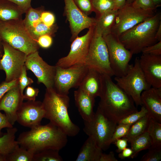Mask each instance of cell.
Wrapping results in <instances>:
<instances>
[{
  "label": "cell",
  "instance_id": "obj_31",
  "mask_svg": "<svg viewBox=\"0 0 161 161\" xmlns=\"http://www.w3.org/2000/svg\"><path fill=\"white\" fill-rule=\"evenodd\" d=\"M59 151L48 149L38 152L34 154L33 161H62Z\"/></svg>",
  "mask_w": 161,
  "mask_h": 161
},
{
  "label": "cell",
  "instance_id": "obj_14",
  "mask_svg": "<svg viewBox=\"0 0 161 161\" xmlns=\"http://www.w3.org/2000/svg\"><path fill=\"white\" fill-rule=\"evenodd\" d=\"M24 65L27 70L32 71L36 77L38 83H43L47 89L53 88L56 66L44 61L38 51L27 55Z\"/></svg>",
  "mask_w": 161,
  "mask_h": 161
},
{
  "label": "cell",
  "instance_id": "obj_27",
  "mask_svg": "<svg viewBox=\"0 0 161 161\" xmlns=\"http://www.w3.org/2000/svg\"><path fill=\"white\" fill-rule=\"evenodd\" d=\"M131 144L133 154L131 158L135 157L140 151L148 149L152 145L151 140L148 133L145 131L128 141Z\"/></svg>",
  "mask_w": 161,
  "mask_h": 161
},
{
  "label": "cell",
  "instance_id": "obj_43",
  "mask_svg": "<svg viewBox=\"0 0 161 161\" xmlns=\"http://www.w3.org/2000/svg\"><path fill=\"white\" fill-rule=\"evenodd\" d=\"M39 47L44 48H48L52 45V39L51 36L44 35L40 36L37 41Z\"/></svg>",
  "mask_w": 161,
  "mask_h": 161
},
{
  "label": "cell",
  "instance_id": "obj_41",
  "mask_svg": "<svg viewBox=\"0 0 161 161\" xmlns=\"http://www.w3.org/2000/svg\"><path fill=\"white\" fill-rule=\"evenodd\" d=\"M41 19L45 25L51 27L55 24V17L51 12L44 10L41 15Z\"/></svg>",
  "mask_w": 161,
  "mask_h": 161
},
{
  "label": "cell",
  "instance_id": "obj_44",
  "mask_svg": "<svg viewBox=\"0 0 161 161\" xmlns=\"http://www.w3.org/2000/svg\"><path fill=\"white\" fill-rule=\"evenodd\" d=\"M14 3L23 11L24 13L31 7L32 0H8Z\"/></svg>",
  "mask_w": 161,
  "mask_h": 161
},
{
  "label": "cell",
  "instance_id": "obj_45",
  "mask_svg": "<svg viewBox=\"0 0 161 161\" xmlns=\"http://www.w3.org/2000/svg\"><path fill=\"white\" fill-rule=\"evenodd\" d=\"M13 126L10 123L5 114H3L0 111V136H2V130L4 128H11Z\"/></svg>",
  "mask_w": 161,
  "mask_h": 161
},
{
  "label": "cell",
  "instance_id": "obj_12",
  "mask_svg": "<svg viewBox=\"0 0 161 161\" xmlns=\"http://www.w3.org/2000/svg\"><path fill=\"white\" fill-rule=\"evenodd\" d=\"M2 44L4 52L0 59V70L5 73V81L18 80L27 55L5 41H3Z\"/></svg>",
  "mask_w": 161,
  "mask_h": 161
},
{
  "label": "cell",
  "instance_id": "obj_13",
  "mask_svg": "<svg viewBox=\"0 0 161 161\" xmlns=\"http://www.w3.org/2000/svg\"><path fill=\"white\" fill-rule=\"evenodd\" d=\"M95 27L93 26L89 28L87 33L83 35L77 36L72 41L69 53L59 59L55 66L65 68L75 65L84 64L88 54Z\"/></svg>",
  "mask_w": 161,
  "mask_h": 161
},
{
  "label": "cell",
  "instance_id": "obj_37",
  "mask_svg": "<svg viewBox=\"0 0 161 161\" xmlns=\"http://www.w3.org/2000/svg\"><path fill=\"white\" fill-rule=\"evenodd\" d=\"M78 7L87 15L94 11L91 0H73Z\"/></svg>",
  "mask_w": 161,
  "mask_h": 161
},
{
  "label": "cell",
  "instance_id": "obj_49",
  "mask_svg": "<svg viewBox=\"0 0 161 161\" xmlns=\"http://www.w3.org/2000/svg\"><path fill=\"white\" fill-rule=\"evenodd\" d=\"M127 0H114V10H118L120 9L125 4Z\"/></svg>",
  "mask_w": 161,
  "mask_h": 161
},
{
  "label": "cell",
  "instance_id": "obj_40",
  "mask_svg": "<svg viewBox=\"0 0 161 161\" xmlns=\"http://www.w3.org/2000/svg\"><path fill=\"white\" fill-rule=\"evenodd\" d=\"M39 92L38 89L28 86L26 87L24 93L23 94L24 99L27 101H35Z\"/></svg>",
  "mask_w": 161,
  "mask_h": 161
},
{
  "label": "cell",
  "instance_id": "obj_17",
  "mask_svg": "<svg viewBox=\"0 0 161 161\" xmlns=\"http://www.w3.org/2000/svg\"><path fill=\"white\" fill-rule=\"evenodd\" d=\"M45 116L42 102L27 101L23 102L18 111L16 121L24 126L31 128L41 124Z\"/></svg>",
  "mask_w": 161,
  "mask_h": 161
},
{
  "label": "cell",
  "instance_id": "obj_3",
  "mask_svg": "<svg viewBox=\"0 0 161 161\" xmlns=\"http://www.w3.org/2000/svg\"><path fill=\"white\" fill-rule=\"evenodd\" d=\"M70 99L68 95L60 94L53 88H46L42 103L45 118L61 129L68 136L74 137L80 129L70 119L68 109Z\"/></svg>",
  "mask_w": 161,
  "mask_h": 161
},
{
  "label": "cell",
  "instance_id": "obj_10",
  "mask_svg": "<svg viewBox=\"0 0 161 161\" xmlns=\"http://www.w3.org/2000/svg\"><path fill=\"white\" fill-rule=\"evenodd\" d=\"M56 66L53 88L58 93L66 95L70 89L78 88L88 69L84 64L65 68Z\"/></svg>",
  "mask_w": 161,
  "mask_h": 161
},
{
  "label": "cell",
  "instance_id": "obj_42",
  "mask_svg": "<svg viewBox=\"0 0 161 161\" xmlns=\"http://www.w3.org/2000/svg\"><path fill=\"white\" fill-rule=\"evenodd\" d=\"M18 84V80L8 82L5 81L2 82L0 84V100L7 92Z\"/></svg>",
  "mask_w": 161,
  "mask_h": 161
},
{
  "label": "cell",
  "instance_id": "obj_24",
  "mask_svg": "<svg viewBox=\"0 0 161 161\" xmlns=\"http://www.w3.org/2000/svg\"><path fill=\"white\" fill-rule=\"evenodd\" d=\"M117 10H112L99 15L96 19L95 29L104 37L111 32Z\"/></svg>",
  "mask_w": 161,
  "mask_h": 161
},
{
  "label": "cell",
  "instance_id": "obj_16",
  "mask_svg": "<svg viewBox=\"0 0 161 161\" xmlns=\"http://www.w3.org/2000/svg\"><path fill=\"white\" fill-rule=\"evenodd\" d=\"M44 10L43 6L36 8L31 7L26 12L25 18L23 19L24 25L29 33L36 41L42 35L47 34L52 36L54 35L58 29L55 24L49 27L42 21L41 15Z\"/></svg>",
  "mask_w": 161,
  "mask_h": 161
},
{
  "label": "cell",
  "instance_id": "obj_19",
  "mask_svg": "<svg viewBox=\"0 0 161 161\" xmlns=\"http://www.w3.org/2000/svg\"><path fill=\"white\" fill-rule=\"evenodd\" d=\"M24 100L18 84L7 92L0 100V111H3L13 125L17 120V113Z\"/></svg>",
  "mask_w": 161,
  "mask_h": 161
},
{
  "label": "cell",
  "instance_id": "obj_48",
  "mask_svg": "<svg viewBox=\"0 0 161 161\" xmlns=\"http://www.w3.org/2000/svg\"><path fill=\"white\" fill-rule=\"evenodd\" d=\"M119 153V158L124 159L126 158L131 157L133 154V151L131 148H126Z\"/></svg>",
  "mask_w": 161,
  "mask_h": 161
},
{
  "label": "cell",
  "instance_id": "obj_39",
  "mask_svg": "<svg viewBox=\"0 0 161 161\" xmlns=\"http://www.w3.org/2000/svg\"><path fill=\"white\" fill-rule=\"evenodd\" d=\"M141 52L143 54L155 55H161V41L145 47L143 49Z\"/></svg>",
  "mask_w": 161,
  "mask_h": 161
},
{
  "label": "cell",
  "instance_id": "obj_5",
  "mask_svg": "<svg viewBox=\"0 0 161 161\" xmlns=\"http://www.w3.org/2000/svg\"><path fill=\"white\" fill-rule=\"evenodd\" d=\"M0 37L3 41L27 55L38 51L39 48L37 41L26 28L22 18L0 20Z\"/></svg>",
  "mask_w": 161,
  "mask_h": 161
},
{
  "label": "cell",
  "instance_id": "obj_52",
  "mask_svg": "<svg viewBox=\"0 0 161 161\" xmlns=\"http://www.w3.org/2000/svg\"><path fill=\"white\" fill-rule=\"evenodd\" d=\"M157 8L160 7L161 4V0H151Z\"/></svg>",
  "mask_w": 161,
  "mask_h": 161
},
{
  "label": "cell",
  "instance_id": "obj_2",
  "mask_svg": "<svg viewBox=\"0 0 161 161\" xmlns=\"http://www.w3.org/2000/svg\"><path fill=\"white\" fill-rule=\"evenodd\" d=\"M30 129L21 133L16 140L19 146L34 154L48 149L59 151L67 143V134L50 122Z\"/></svg>",
  "mask_w": 161,
  "mask_h": 161
},
{
  "label": "cell",
  "instance_id": "obj_22",
  "mask_svg": "<svg viewBox=\"0 0 161 161\" xmlns=\"http://www.w3.org/2000/svg\"><path fill=\"white\" fill-rule=\"evenodd\" d=\"M78 88L95 98L99 97L102 88V74L94 69L88 68Z\"/></svg>",
  "mask_w": 161,
  "mask_h": 161
},
{
  "label": "cell",
  "instance_id": "obj_53",
  "mask_svg": "<svg viewBox=\"0 0 161 161\" xmlns=\"http://www.w3.org/2000/svg\"><path fill=\"white\" fill-rule=\"evenodd\" d=\"M7 155L0 153V161H7Z\"/></svg>",
  "mask_w": 161,
  "mask_h": 161
},
{
  "label": "cell",
  "instance_id": "obj_34",
  "mask_svg": "<svg viewBox=\"0 0 161 161\" xmlns=\"http://www.w3.org/2000/svg\"><path fill=\"white\" fill-rule=\"evenodd\" d=\"M141 158L142 161H158L161 159V147L151 146Z\"/></svg>",
  "mask_w": 161,
  "mask_h": 161
},
{
  "label": "cell",
  "instance_id": "obj_11",
  "mask_svg": "<svg viewBox=\"0 0 161 161\" xmlns=\"http://www.w3.org/2000/svg\"><path fill=\"white\" fill-rule=\"evenodd\" d=\"M108 51L111 66L115 77L125 75L133 55L117 37L111 33L103 37Z\"/></svg>",
  "mask_w": 161,
  "mask_h": 161
},
{
  "label": "cell",
  "instance_id": "obj_35",
  "mask_svg": "<svg viewBox=\"0 0 161 161\" xmlns=\"http://www.w3.org/2000/svg\"><path fill=\"white\" fill-rule=\"evenodd\" d=\"M117 124L109 141L110 145L117 139L124 137L127 133L131 126L123 124Z\"/></svg>",
  "mask_w": 161,
  "mask_h": 161
},
{
  "label": "cell",
  "instance_id": "obj_7",
  "mask_svg": "<svg viewBox=\"0 0 161 161\" xmlns=\"http://www.w3.org/2000/svg\"><path fill=\"white\" fill-rule=\"evenodd\" d=\"M84 123L85 133L92 137L103 151L107 150L117 123L109 119L98 108L92 120Z\"/></svg>",
  "mask_w": 161,
  "mask_h": 161
},
{
  "label": "cell",
  "instance_id": "obj_9",
  "mask_svg": "<svg viewBox=\"0 0 161 161\" xmlns=\"http://www.w3.org/2000/svg\"><path fill=\"white\" fill-rule=\"evenodd\" d=\"M89 68L102 74L114 76L111 66L108 48L103 37L95 30L88 54L84 62Z\"/></svg>",
  "mask_w": 161,
  "mask_h": 161
},
{
  "label": "cell",
  "instance_id": "obj_6",
  "mask_svg": "<svg viewBox=\"0 0 161 161\" xmlns=\"http://www.w3.org/2000/svg\"><path fill=\"white\" fill-rule=\"evenodd\" d=\"M116 84L132 99L137 106H142V92L151 87L147 83L140 67L139 58L136 57L134 64H129L125 75L115 77Z\"/></svg>",
  "mask_w": 161,
  "mask_h": 161
},
{
  "label": "cell",
  "instance_id": "obj_29",
  "mask_svg": "<svg viewBox=\"0 0 161 161\" xmlns=\"http://www.w3.org/2000/svg\"><path fill=\"white\" fill-rule=\"evenodd\" d=\"M150 118L147 114L132 125L127 133L123 137L127 138L128 142L132 139L146 131Z\"/></svg>",
  "mask_w": 161,
  "mask_h": 161
},
{
  "label": "cell",
  "instance_id": "obj_32",
  "mask_svg": "<svg viewBox=\"0 0 161 161\" xmlns=\"http://www.w3.org/2000/svg\"><path fill=\"white\" fill-rule=\"evenodd\" d=\"M94 11L98 14L114 10V0H91Z\"/></svg>",
  "mask_w": 161,
  "mask_h": 161
},
{
  "label": "cell",
  "instance_id": "obj_46",
  "mask_svg": "<svg viewBox=\"0 0 161 161\" xmlns=\"http://www.w3.org/2000/svg\"><path fill=\"white\" fill-rule=\"evenodd\" d=\"M128 140L126 137H123L117 139L113 143H114L117 148V152H120L127 146Z\"/></svg>",
  "mask_w": 161,
  "mask_h": 161
},
{
  "label": "cell",
  "instance_id": "obj_51",
  "mask_svg": "<svg viewBox=\"0 0 161 161\" xmlns=\"http://www.w3.org/2000/svg\"><path fill=\"white\" fill-rule=\"evenodd\" d=\"M3 41L0 37V59L1 58L4 54V49L2 44Z\"/></svg>",
  "mask_w": 161,
  "mask_h": 161
},
{
  "label": "cell",
  "instance_id": "obj_23",
  "mask_svg": "<svg viewBox=\"0 0 161 161\" xmlns=\"http://www.w3.org/2000/svg\"><path fill=\"white\" fill-rule=\"evenodd\" d=\"M103 150L94 140L88 137L80 149L76 161H99Z\"/></svg>",
  "mask_w": 161,
  "mask_h": 161
},
{
  "label": "cell",
  "instance_id": "obj_38",
  "mask_svg": "<svg viewBox=\"0 0 161 161\" xmlns=\"http://www.w3.org/2000/svg\"><path fill=\"white\" fill-rule=\"evenodd\" d=\"M134 7L144 10H155L157 8L151 0H131Z\"/></svg>",
  "mask_w": 161,
  "mask_h": 161
},
{
  "label": "cell",
  "instance_id": "obj_25",
  "mask_svg": "<svg viewBox=\"0 0 161 161\" xmlns=\"http://www.w3.org/2000/svg\"><path fill=\"white\" fill-rule=\"evenodd\" d=\"M23 11L18 5L8 0H0V20L7 21L22 18Z\"/></svg>",
  "mask_w": 161,
  "mask_h": 161
},
{
  "label": "cell",
  "instance_id": "obj_15",
  "mask_svg": "<svg viewBox=\"0 0 161 161\" xmlns=\"http://www.w3.org/2000/svg\"><path fill=\"white\" fill-rule=\"evenodd\" d=\"M64 13L69 22L72 41L84 29L95 26L96 19L89 17L76 6L73 0H64Z\"/></svg>",
  "mask_w": 161,
  "mask_h": 161
},
{
  "label": "cell",
  "instance_id": "obj_20",
  "mask_svg": "<svg viewBox=\"0 0 161 161\" xmlns=\"http://www.w3.org/2000/svg\"><path fill=\"white\" fill-rule=\"evenodd\" d=\"M140 100L148 116L161 123V88L151 87L143 91Z\"/></svg>",
  "mask_w": 161,
  "mask_h": 161
},
{
  "label": "cell",
  "instance_id": "obj_18",
  "mask_svg": "<svg viewBox=\"0 0 161 161\" xmlns=\"http://www.w3.org/2000/svg\"><path fill=\"white\" fill-rule=\"evenodd\" d=\"M139 62L148 83L151 87L161 88V55L142 53Z\"/></svg>",
  "mask_w": 161,
  "mask_h": 161
},
{
  "label": "cell",
  "instance_id": "obj_47",
  "mask_svg": "<svg viewBox=\"0 0 161 161\" xmlns=\"http://www.w3.org/2000/svg\"><path fill=\"white\" fill-rule=\"evenodd\" d=\"M113 151H110L109 154L102 153L99 161H117Z\"/></svg>",
  "mask_w": 161,
  "mask_h": 161
},
{
  "label": "cell",
  "instance_id": "obj_4",
  "mask_svg": "<svg viewBox=\"0 0 161 161\" xmlns=\"http://www.w3.org/2000/svg\"><path fill=\"white\" fill-rule=\"evenodd\" d=\"M161 23V13L153 16L125 32L118 37L126 49L133 54L141 52L145 47L158 42L156 33Z\"/></svg>",
  "mask_w": 161,
  "mask_h": 161
},
{
  "label": "cell",
  "instance_id": "obj_26",
  "mask_svg": "<svg viewBox=\"0 0 161 161\" xmlns=\"http://www.w3.org/2000/svg\"><path fill=\"white\" fill-rule=\"evenodd\" d=\"M17 131L13 126L7 128V132L0 137V153L7 155L19 145L15 140Z\"/></svg>",
  "mask_w": 161,
  "mask_h": 161
},
{
  "label": "cell",
  "instance_id": "obj_1",
  "mask_svg": "<svg viewBox=\"0 0 161 161\" xmlns=\"http://www.w3.org/2000/svg\"><path fill=\"white\" fill-rule=\"evenodd\" d=\"M97 108L112 120L118 122L138 111L132 98L112 81L102 74V88Z\"/></svg>",
  "mask_w": 161,
  "mask_h": 161
},
{
  "label": "cell",
  "instance_id": "obj_33",
  "mask_svg": "<svg viewBox=\"0 0 161 161\" xmlns=\"http://www.w3.org/2000/svg\"><path fill=\"white\" fill-rule=\"evenodd\" d=\"M148 112L145 107L142 106L140 110L132 113L120 120L117 123L131 126L143 117L147 115Z\"/></svg>",
  "mask_w": 161,
  "mask_h": 161
},
{
  "label": "cell",
  "instance_id": "obj_28",
  "mask_svg": "<svg viewBox=\"0 0 161 161\" xmlns=\"http://www.w3.org/2000/svg\"><path fill=\"white\" fill-rule=\"evenodd\" d=\"M151 139V146L161 147V123L150 118L146 129Z\"/></svg>",
  "mask_w": 161,
  "mask_h": 161
},
{
  "label": "cell",
  "instance_id": "obj_36",
  "mask_svg": "<svg viewBox=\"0 0 161 161\" xmlns=\"http://www.w3.org/2000/svg\"><path fill=\"white\" fill-rule=\"evenodd\" d=\"M27 69L25 65L24 66L21 75L18 79V84L21 93L23 95L25 89L33 83V80L27 76Z\"/></svg>",
  "mask_w": 161,
  "mask_h": 161
},
{
  "label": "cell",
  "instance_id": "obj_21",
  "mask_svg": "<svg viewBox=\"0 0 161 161\" xmlns=\"http://www.w3.org/2000/svg\"><path fill=\"white\" fill-rule=\"evenodd\" d=\"M74 97L76 106L84 121L91 120L95 113L93 108L95 98L79 88L74 91Z\"/></svg>",
  "mask_w": 161,
  "mask_h": 161
},
{
  "label": "cell",
  "instance_id": "obj_50",
  "mask_svg": "<svg viewBox=\"0 0 161 161\" xmlns=\"http://www.w3.org/2000/svg\"><path fill=\"white\" fill-rule=\"evenodd\" d=\"M155 37L158 41H161V23L160 24L156 32Z\"/></svg>",
  "mask_w": 161,
  "mask_h": 161
},
{
  "label": "cell",
  "instance_id": "obj_8",
  "mask_svg": "<svg viewBox=\"0 0 161 161\" xmlns=\"http://www.w3.org/2000/svg\"><path fill=\"white\" fill-rule=\"evenodd\" d=\"M156 14L155 10H144L134 7L131 0L117 10L111 33L118 37L125 32L151 17Z\"/></svg>",
  "mask_w": 161,
  "mask_h": 161
},
{
  "label": "cell",
  "instance_id": "obj_30",
  "mask_svg": "<svg viewBox=\"0 0 161 161\" xmlns=\"http://www.w3.org/2000/svg\"><path fill=\"white\" fill-rule=\"evenodd\" d=\"M34 154L18 145L7 155V161H33Z\"/></svg>",
  "mask_w": 161,
  "mask_h": 161
}]
</instances>
